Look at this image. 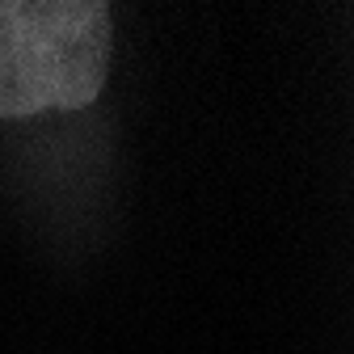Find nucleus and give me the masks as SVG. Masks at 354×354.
<instances>
[{
  "label": "nucleus",
  "instance_id": "f257e3e1",
  "mask_svg": "<svg viewBox=\"0 0 354 354\" xmlns=\"http://www.w3.org/2000/svg\"><path fill=\"white\" fill-rule=\"evenodd\" d=\"M110 42L102 0H0V118L93 106Z\"/></svg>",
  "mask_w": 354,
  "mask_h": 354
}]
</instances>
